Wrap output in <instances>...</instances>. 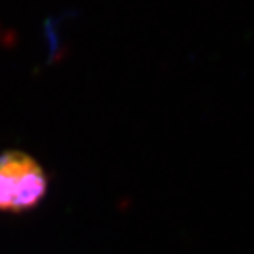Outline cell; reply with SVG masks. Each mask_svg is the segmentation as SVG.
Wrapping results in <instances>:
<instances>
[{
    "label": "cell",
    "mask_w": 254,
    "mask_h": 254,
    "mask_svg": "<svg viewBox=\"0 0 254 254\" xmlns=\"http://www.w3.org/2000/svg\"><path fill=\"white\" fill-rule=\"evenodd\" d=\"M50 190V175L28 152H0V214L21 215L36 210Z\"/></svg>",
    "instance_id": "obj_1"
}]
</instances>
